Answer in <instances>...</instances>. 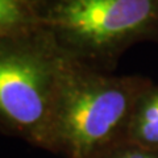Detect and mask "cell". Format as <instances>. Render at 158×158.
I'll list each match as a JSON object with an SVG mask.
<instances>
[{"instance_id": "cell-1", "label": "cell", "mask_w": 158, "mask_h": 158, "mask_svg": "<svg viewBox=\"0 0 158 158\" xmlns=\"http://www.w3.org/2000/svg\"><path fill=\"white\" fill-rule=\"evenodd\" d=\"M153 81L113 75L69 58L59 78L45 149L66 158H96L124 141L138 98Z\"/></svg>"}, {"instance_id": "cell-2", "label": "cell", "mask_w": 158, "mask_h": 158, "mask_svg": "<svg viewBox=\"0 0 158 158\" xmlns=\"http://www.w3.org/2000/svg\"><path fill=\"white\" fill-rule=\"evenodd\" d=\"M37 12L67 58L99 71L136 44H158V0H37Z\"/></svg>"}, {"instance_id": "cell-3", "label": "cell", "mask_w": 158, "mask_h": 158, "mask_svg": "<svg viewBox=\"0 0 158 158\" xmlns=\"http://www.w3.org/2000/svg\"><path fill=\"white\" fill-rule=\"evenodd\" d=\"M67 59L41 24L0 36V131L45 149Z\"/></svg>"}, {"instance_id": "cell-4", "label": "cell", "mask_w": 158, "mask_h": 158, "mask_svg": "<svg viewBox=\"0 0 158 158\" xmlns=\"http://www.w3.org/2000/svg\"><path fill=\"white\" fill-rule=\"evenodd\" d=\"M124 141L158 149V83L153 82L138 98Z\"/></svg>"}, {"instance_id": "cell-5", "label": "cell", "mask_w": 158, "mask_h": 158, "mask_svg": "<svg viewBox=\"0 0 158 158\" xmlns=\"http://www.w3.org/2000/svg\"><path fill=\"white\" fill-rule=\"evenodd\" d=\"M37 25V0H0V36Z\"/></svg>"}, {"instance_id": "cell-6", "label": "cell", "mask_w": 158, "mask_h": 158, "mask_svg": "<svg viewBox=\"0 0 158 158\" xmlns=\"http://www.w3.org/2000/svg\"><path fill=\"white\" fill-rule=\"evenodd\" d=\"M96 158H158V149L121 141Z\"/></svg>"}]
</instances>
